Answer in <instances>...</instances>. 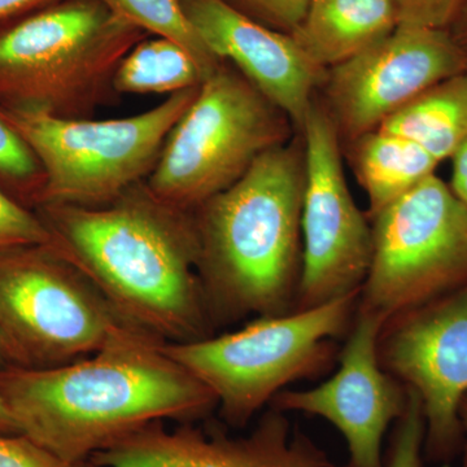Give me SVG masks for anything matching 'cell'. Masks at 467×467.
<instances>
[{
    "instance_id": "6da1fadb",
    "label": "cell",
    "mask_w": 467,
    "mask_h": 467,
    "mask_svg": "<svg viewBox=\"0 0 467 467\" xmlns=\"http://www.w3.org/2000/svg\"><path fill=\"white\" fill-rule=\"evenodd\" d=\"M164 342L122 325L88 358L48 368H0V398L20 434L72 462L155 422L204 420L213 392L164 349Z\"/></svg>"
},
{
    "instance_id": "7a4b0ae2",
    "label": "cell",
    "mask_w": 467,
    "mask_h": 467,
    "mask_svg": "<svg viewBox=\"0 0 467 467\" xmlns=\"http://www.w3.org/2000/svg\"><path fill=\"white\" fill-rule=\"evenodd\" d=\"M36 214L51 247L97 285L126 325L164 343L213 337L193 212L159 201L143 181L109 204L43 205Z\"/></svg>"
},
{
    "instance_id": "3957f363",
    "label": "cell",
    "mask_w": 467,
    "mask_h": 467,
    "mask_svg": "<svg viewBox=\"0 0 467 467\" xmlns=\"http://www.w3.org/2000/svg\"><path fill=\"white\" fill-rule=\"evenodd\" d=\"M304 142L266 150L193 211L202 292L216 330L296 306L303 259Z\"/></svg>"
},
{
    "instance_id": "277c9868",
    "label": "cell",
    "mask_w": 467,
    "mask_h": 467,
    "mask_svg": "<svg viewBox=\"0 0 467 467\" xmlns=\"http://www.w3.org/2000/svg\"><path fill=\"white\" fill-rule=\"evenodd\" d=\"M146 36L99 0H60L18 21L0 33L3 109L88 119Z\"/></svg>"
},
{
    "instance_id": "5b68a950",
    "label": "cell",
    "mask_w": 467,
    "mask_h": 467,
    "mask_svg": "<svg viewBox=\"0 0 467 467\" xmlns=\"http://www.w3.org/2000/svg\"><path fill=\"white\" fill-rule=\"evenodd\" d=\"M358 294L275 317H256L241 330L164 349L213 392L227 427L243 429L288 384L315 379L339 359Z\"/></svg>"
},
{
    "instance_id": "8992f818",
    "label": "cell",
    "mask_w": 467,
    "mask_h": 467,
    "mask_svg": "<svg viewBox=\"0 0 467 467\" xmlns=\"http://www.w3.org/2000/svg\"><path fill=\"white\" fill-rule=\"evenodd\" d=\"M290 119L233 66H221L168 134L144 181L159 201L196 211L225 192L266 150L288 142Z\"/></svg>"
},
{
    "instance_id": "52a82bcc",
    "label": "cell",
    "mask_w": 467,
    "mask_h": 467,
    "mask_svg": "<svg viewBox=\"0 0 467 467\" xmlns=\"http://www.w3.org/2000/svg\"><path fill=\"white\" fill-rule=\"evenodd\" d=\"M199 88L169 95L155 109L125 119H61L0 109L41 164L45 180L36 207H100L146 181Z\"/></svg>"
},
{
    "instance_id": "ba28073f",
    "label": "cell",
    "mask_w": 467,
    "mask_h": 467,
    "mask_svg": "<svg viewBox=\"0 0 467 467\" xmlns=\"http://www.w3.org/2000/svg\"><path fill=\"white\" fill-rule=\"evenodd\" d=\"M122 325L97 285L50 244L0 251V337L15 367L88 358Z\"/></svg>"
},
{
    "instance_id": "9c48e42d",
    "label": "cell",
    "mask_w": 467,
    "mask_h": 467,
    "mask_svg": "<svg viewBox=\"0 0 467 467\" xmlns=\"http://www.w3.org/2000/svg\"><path fill=\"white\" fill-rule=\"evenodd\" d=\"M371 221L358 308L387 319L467 285V207L432 174Z\"/></svg>"
},
{
    "instance_id": "30bf717a",
    "label": "cell",
    "mask_w": 467,
    "mask_h": 467,
    "mask_svg": "<svg viewBox=\"0 0 467 467\" xmlns=\"http://www.w3.org/2000/svg\"><path fill=\"white\" fill-rule=\"evenodd\" d=\"M301 134L306 187L301 211L303 259L295 310L358 294L373 256L371 225L353 201L344 175L339 133L327 110L316 100Z\"/></svg>"
},
{
    "instance_id": "8fae6325",
    "label": "cell",
    "mask_w": 467,
    "mask_h": 467,
    "mask_svg": "<svg viewBox=\"0 0 467 467\" xmlns=\"http://www.w3.org/2000/svg\"><path fill=\"white\" fill-rule=\"evenodd\" d=\"M378 356L389 376L420 396L427 460L459 456L467 439L460 416L467 398V285L387 319Z\"/></svg>"
},
{
    "instance_id": "7c38bea8",
    "label": "cell",
    "mask_w": 467,
    "mask_h": 467,
    "mask_svg": "<svg viewBox=\"0 0 467 467\" xmlns=\"http://www.w3.org/2000/svg\"><path fill=\"white\" fill-rule=\"evenodd\" d=\"M465 72L467 50L450 30L399 26L326 72L325 109L339 137L352 142L432 86Z\"/></svg>"
},
{
    "instance_id": "4fadbf2b",
    "label": "cell",
    "mask_w": 467,
    "mask_h": 467,
    "mask_svg": "<svg viewBox=\"0 0 467 467\" xmlns=\"http://www.w3.org/2000/svg\"><path fill=\"white\" fill-rule=\"evenodd\" d=\"M384 322L358 306L337 373L310 389H284L269 405L282 413L325 418L337 427L348 445L344 467H386L384 435L407 408L408 389L384 370L378 356Z\"/></svg>"
},
{
    "instance_id": "5bb4252c",
    "label": "cell",
    "mask_w": 467,
    "mask_h": 467,
    "mask_svg": "<svg viewBox=\"0 0 467 467\" xmlns=\"http://www.w3.org/2000/svg\"><path fill=\"white\" fill-rule=\"evenodd\" d=\"M285 413L269 408L247 436L193 423L168 431L155 422L92 457L98 467H337Z\"/></svg>"
},
{
    "instance_id": "9a60e30c",
    "label": "cell",
    "mask_w": 467,
    "mask_h": 467,
    "mask_svg": "<svg viewBox=\"0 0 467 467\" xmlns=\"http://www.w3.org/2000/svg\"><path fill=\"white\" fill-rule=\"evenodd\" d=\"M184 14L209 51L229 61L301 130L324 82L290 34L264 26L227 0H182Z\"/></svg>"
},
{
    "instance_id": "2e32d148",
    "label": "cell",
    "mask_w": 467,
    "mask_h": 467,
    "mask_svg": "<svg viewBox=\"0 0 467 467\" xmlns=\"http://www.w3.org/2000/svg\"><path fill=\"white\" fill-rule=\"evenodd\" d=\"M398 26L392 0H310L306 16L290 36L316 67L327 72Z\"/></svg>"
},
{
    "instance_id": "e0dca14e",
    "label": "cell",
    "mask_w": 467,
    "mask_h": 467,
    "mask_svg": "<svg viewBox=\"0 0 467 467\" xmlns=\"http://www.w3.org/2000/svg\"><path fill=\"white\" fill-rule=\"evenodd\" d=\"M352 165L368 201V220L435 174L439 161L407 138L376 130L352 142Z\"/></svg>"
},
{
    "instance_id": "ac0fdd59",
    "label": "cell",
    "mask_w": 467,
    "mask_h": 467,
    "mask_svg": "<svg viewBox=\"0 0 467 467\" xmlns=\"http://www.w3.org/2000/svg\"><path fill=\"white\" fill-rule=\"evenodd\" d=\"M378 129L417 143L436 161L451 159L467 138V72L418 95Z\"/></svg>"
},
{
    "instance_id": "d6986e66",
    "label": "cell",
    "mask_w": 467,
    "mask_h": 467,
    "mask_svg": "<svg viewBox=\"0 0 467 467\" xmlns=\"http://www.w3.org/2000/svg\"><path fill=\"white\" fill-rule=\"evenodd\" d=\"M204 72L182 46L156 36L134 46L117 67L112 79L119 94H177L199 88Z\"/></svg>"
},
{
    "instance_id": "ffe728a7",
    "label": "cell",
    "mask_w": 467,
    "mask_h": 467,
    "mask_svg": "<svg viewBox=\"0 0 467 467\" xmlns=\"http://www.w3.org/2000/svg\"><path fill=\"white\" fill-rule=\"evenodd\" d=\"M113 14L147 34L182 46L202 67L205 77L212 75L223 61L218 60L184 14L182 0H99ZM205 78V79H207Z\"/></svg>"
},
{
    "instance_id": "44dd1931",
    "label": "cell",
    "mask_w": 467,
    "mask_h": 467,
    "mask_svg": "<svg viewBox=\"0 0 467 467\" xmlns=\"http://www.w3.org/2000/svg\"><path fill=\"white\" fill-rule=\"evenodd\" d=\"M0 175L15 184L36 205L41 192L43 171L41 164L26 140L15 131L0 113Z\"/></svg>"
},
{
    "instance_id": "7402d4cb",
    "label": "cell",
    "mask_w": 467,
    "mask_h": 467,
    "mask_svg": "<svg viewBox=\"0 0 467 467\" xmlns=\"http://www.w3.org/2000/svg\"><path fill=\"white\" fill-rule=\"evenodd\" d=\"M408 389V404L395 422L386 467H422L425 448V417L420 396Z\"/></svg>"
},
{
    "instance_id": "603a6c76",
    "label": "cell",
    "mask_w": 467,
    "mask_h": 467,
    "mask_svg": "<svg viewBox=\"0 0 467 467\" xmlns=\"http://www.w3.org/2000/svg\"><path fill=\"white\" fill-rule=\"evenodd\" d=\"M50 243V232L36 212L29 211L0 187V251Z\"/></svg>"
},
{
    "instance_id": "cb8c5ba5",
    "label": "cell",
    "mask_w": 467,
    "mask_h": 467,
    "mask_svg": "<svg viewBox=\"0 0 467 467\" xmlns=\"http://www.w3.org/2000/svg\"><path fill=\"white\" fill-rule=\"evenodd\" d=\"M0 467H98L91 461L72 462L23 434H0Z\"/></svg>"
},
{
    "instance_id": "d4e9b609",
    "label": "cell",
    "mask_w": 467,
    "mask_h": 467,
    "mask_svg": "<svg viewBox=\"0 0 467 467\" xmlns=\"http://www.w3.org/2000/svg\"><path fill=\"white\" fill-rule=\"evenodd\" d=\"M310 0H233L234 7L272 29L291 34L299 26ZM254 18V20H256Z\"/></svg>"
},
{
    "instance_id": "484cf974",
    "label": "cell",
    "mask_w": 467,
    "mask_h": 467,
    "mask_svg": "<svg viewBox=\"0 0 467 467\" xmlns=\"http://www.w3.org/2000/svg\"><path fill=\"white\" fill-rule=\"evenodd\" d=\"M463 0H392L399 26L448 29Z\"/></svg>"
},
{
    "instance_id": "4316f807",
    "label": "cell",
    "mask_w": 467,
    "mask_h": 467,
    "mask_svg": "<svg viewBox=\"0 0 467 467\" xmlns=\"http://www.w3.org/2000/svg\"><path fill=\"white\" fill-rule=\"evenodd\" d=\"M451 192L467 207V138L451 156Z\"/></svg>"
},
{
    "instance_id": "83f0119b",
    "label": "cell",
    "mask_w": 467,
    "mask_h": 467,
    "mask_svg": "<svg viewBox=\"0 0 467 467\" xmlns=\"http://www.w3.org/2000/svg\"><path fill=\"white\" fill-rule=\"evenodd\" d=\"M50 2L54 0H0V21Z\"/></svg>"
},
{
    "instance_id": "f1b7e54d",
    "label": "cell",
    "mask_w": 467,
    "mask_h": 467,
    "mask_svg": "<svg viewBox=\"0 0 467 467\" xmlns=\"http://www.w3.org/2000/svg\"><path fill=\"white\" fill-rule=\"evenodd\" d=\"M448 30L454 39L467 50V0H463Z\"/></svg>"
},
{
    "instance_id": "f546056e",
    "label": "cell",
    "mask_w": 467,
    "mask_h": 467,
    "mask_svg": "<svg viewBox=\"0 0 467 467\" xmlns=\"http://www.w3.org/2000/svg\"><path fill=\"white\" fill-rule=\"evenodd\" d=\"M0 434H20V430L11 411L0 398Z\"/></svg>"
},
{
    "instance_id": "4dcf8cb0",
    "label": "cell",
    "mask_w": 467,
    "mask_h": 467,
    "mask_svg": "<svg viewBox=\"0 0 467 467\" xmlns=\"http://www.w3.org/2000/svg\"><path fill=\"white\" fill-rule=\"evenodd\" d=\"M7 367H14V362H12L7 347H5V342H3L2 337H0V368Z\"/></svg>"
},
{
    "instance_id": "1f68e13d",
    "label": "cell",
    "mask_w": 467,
    "mask_h": 467,
    "mask_svg": "<svg viewBox=\"0 0 467 467\" xmlns=\"http://www.w3.org/2000/svg\"><path fill=\"white\" fill-rule=\"evenodd\" d=\"M460 416L461 420H462L463 427H465L467 434V398L462 401V404H461Z\"/></svg>"
},
{
    "instance_id": "d6a6232c",
    "label": "cell",
    "mask_w": 467,
    "mask_h": 467,
    "mask_svg": "<svg viewBox=\"0 0 467 467\" xmlns=\"http://www.w3.org/2000/svg\"><path fill=\"white\" fill-rule=\"evenodd\" d=\"M461 454H462V467H467V439L465 445H463L462 451H461Z\"/></svg>"
}]
</instances>
